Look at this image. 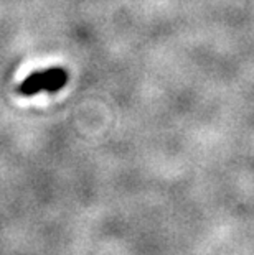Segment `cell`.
<instances>
[{"label": "cell", "mask_w": 254, "mask_h": 255, "mask_svg": "<svg viewBox=\"0 0 254 255\" xmlns=\"http://www.w3.org/2000/svg\"><path fill=\"white\" fill-rule=\"evenodd\" d=\"M68 81V73L61 68H51L45 71L33 73L28 79L20 84L21 96H36L41 92H55L61 89Z\"/></svg>", "instance_id": "cell-1"}]
</instances>
